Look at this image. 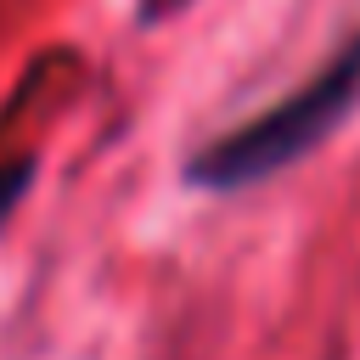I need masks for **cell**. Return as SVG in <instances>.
Segmentation results:
<instances>
[{"label": "cell", "mask_w": 360, "mask_h": 360, "mask_svg": "<svg viewBox=\"0 0 360 360\" xmlns=\"http://www.w3.org/2000/svg\"><path fill=\"white\" fill-rule=\"evenodd\" d=\"M354 112H360V28L281 101H270L253 118L191 146L180 163V180L191 191H214V197L264 186L276 174H287L292 163H304L315 146H326Z\"/></svg>", "instance_id": "1"}, {"label": "cell", "mask_w": 360, "mask_h": 360, "mask_svg": "<svg viewBox=\"0 0 360 360\" xmlns=\"http://www.w3.org/2000/svg\"><path fill=\"white\" fill-rule=\"evenodd\" d=\"M34 174H39V158H11V163H0V225L17 214V202L28 197V186H34Z\"/></svg>", "instance_id": "2"}]
</instances>
